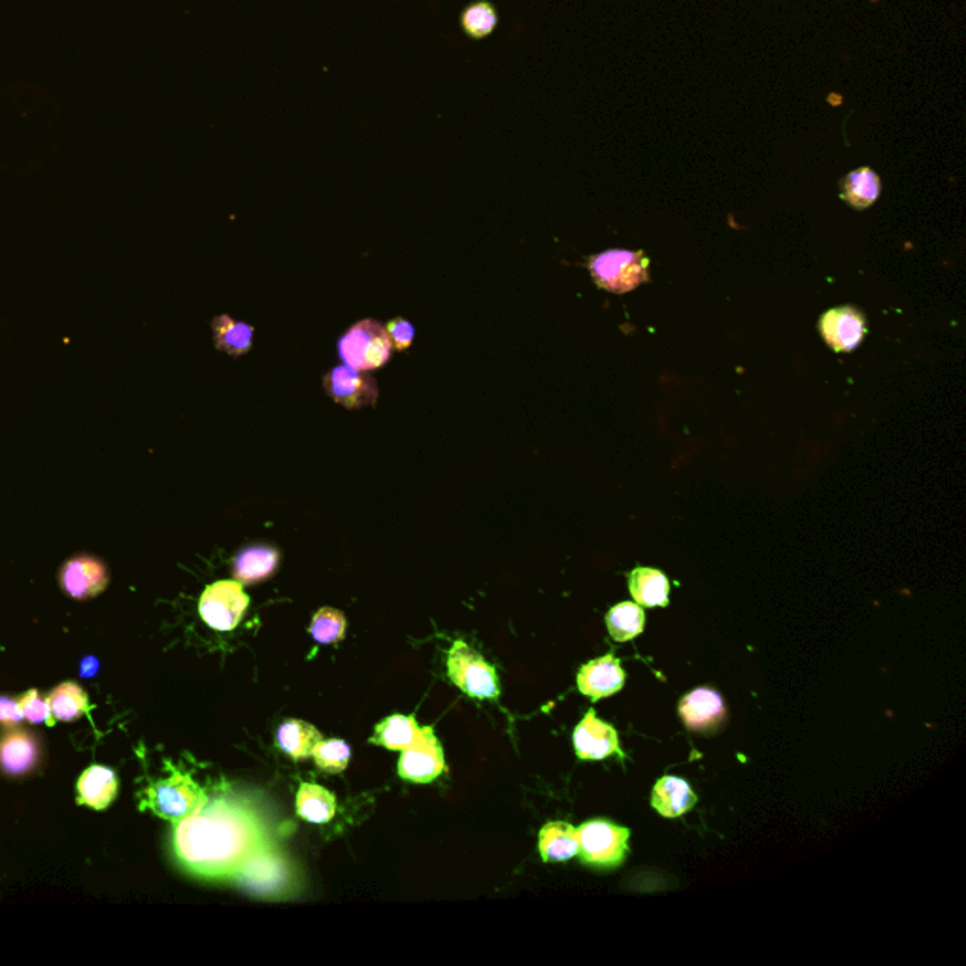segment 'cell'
<instances>
[{"label": "cell", "mask_w": 966, "mask_h": 966, "mask_svg": "<svg viewBox=\"0 0 966 966\" xmlns=\"http://www.w3.org/2000/svg\"><path fill=\"white\" fill-rule=\"evenodd\" d=\"M574 748L583 761H599L617 754L621 756L620 738L614 727L601 721L593 710L588 711L574 730Z\"/></svg>", "instance_id": "cell-13"}, {"label": "cell", "mask_w": 966, "mask_h": 966, "mask_svg": "<svg viewBox=\"0 0 966 966\" xmlns=\"http://www.w3.org/2000/svg\"><path fill=\"white\" fill-rule=\"evenodd\" d=\"M108 567L93 555L71 557L59 570V585L66 595L76 601H87L101 595L108 588Z\"/></svg>", "instance_id": "cell-9"}, {"label": "cell", "mask_w": 966, "mask_h": 966, "mask_svg": "<svg viewBox=\"0 0 966 966\" xmlns=\"http://www.w3.org/2000/svg\"><path fill=\"white\" fill-rule=\"evenodd\" d=\"M174 855L200 877L238 876L267 850V832L250 808L229 799L206 800L199 812L176 821Z\"/></svg>", "instance_id": "cell-1"}, {"label": "cell", "mask_w": 966, "mask_h": 966, "mask_svg": "<svg viewBox=\"0 0 966 966\" xmlns=\"http://www.w3.org/2000/svg\"><path fill=\"white\" fill-rule=\"evenodd\" d=\"M596 285L610 293H629L650 280V263L642 251L610 250L589 259Z\"/></svg>", "instance_id": "cell-4"}, {"label": "cell", "mask_w": 966, "mask_h": 966, "mask_svg": "<svg viewBox=\"0 0 966 966\" xmlns=\"http://www.w3.org/2000/svg\"><path fill=\"white\" fill-rule=\"evenodd\" d=\"M350 746L344 740L333 738V740H321L314 749L315 765L326 772V775H340L347 768L350 762Z\"/></svg>", "instance_id": "cell-30"}, {"label": "cell", "mask_w": 966, "mask_h": 966, "mask_svg": "<svg viewBox=\"0 0 966 966\" xmlns=\"http://www.w3.org/2000/svg\"><path fill=\"white\" fill-rule=\"evenodd\" d=\"M446 770L444 751L436 740L435 730L430 727H422V733L416 742L403 749V756L398 759V776L403 780L416 781V783H430Z\"/></svg>", "instance_id": "cell-8"}, {"label": "cell", "mask_w": 966, "mask_h": 966, "mask_svg": "<svg viewBox=\"0 0 966 966\" xmlns=\"http://www.w3.org/2000/svg\"><path fill=\"white\" fill-rule=\"evenodd\" d=\"M385 329H387V334H389L393 350L406 352L412 346V342H414V326H412L411 321L397 318V320H391L385 325Z\"/></svg>", "instance_id": "cell-32"}, {"label": "cell", "mask_w": 966, "mask_h": 966, "mask_svg": "<svg viewBox=\"0 0 966 966\" xmlns=\"http://www.w3.org/2000/svg\"><path fill=\"white\" fill-rule=\"evenodd\" d=\"M629 588H631L634 601L642 606L655 609V606L668 604L671 582L661 570L634 569L629 577Z\"/></svg>", "instance_id": "cell-20"}, {"label": "cell", "mask_w": 966, "mask_h": 966, "mask_svg": "<svg viewBox=\"0 0 966 966\" xmlns=\"http://www.w3.org/2000/svg\"><path fill=\"white\" fill-rule=\"evenodd\" d=\"M323 738L314 725L301 721V719H289L285 724L280 725V729L276 733V742L294 761H302V759L314 756L315 746Z\"/></svg>", "instance_id": "cell-19"}, {"label": "cell", "mask_w": 966, "mask_h": 966, "mask_svg": "<svg viewBox=\"0 0 966 966\" xmlns=\"http://www.w3.org/2000/svg\"><path fill=\"white\" fill-rule=\"evenodd\" d=\"M679 716L689 730H714L727 717L724 698L714 689H695L679 703Z\"/></svg>", "instance_id": "cell-15"}, {"label": "cell", "mask_w": 966, "mask_h": 966, "mask_svg": "<svg viewBox=\"0 0 966 966\" xmlns=\"http://www.w3.org/2000/svg\"><path fill=\"white\" fill-rule=\"evenodd\" d=\"M48 703L52 708V716L58 721L71 724L90 711V697L76 682H64L58 685L50 695Z\"/></svg>", "instance_id": "cell-25"}, {"label": "cell", "mask_w": 966, "mask_h": 966, "mask_svg": "<svg viewBox=\"0 0 966 966\" xmlns=\"http://www.w3.org/2000/svg\"><path fill=\"white\" fill-rule=\"evenodd\" d=\"M629 834L623 827L606 820H593L577 829L578 855L583 863L617 866L629 851Z\"/></svg>", "instance_id": "cell-6"}, {"label": "cell", "mask_w": 966, "mask_h": 966, "mask_svg": "<svg viewBox=\"0 0 966 966\" xmlns=\"http://www.w3.org/2000/svg\"><path fill=\"white\" fill-rule=\"evenodd\" d=\"M23 721L20 698L0 697V727H18Z\"/></svg>", "instance_id": "cell-33"}, {"label": "cell", "mask_w": 966, "mask_h": 966, "mask_svg": "<svg viewBox=\"0 0 966 966\" xmlns=\"http://www.w3.org/2000/svg\"><path fill=\"white\" fill-rule=\"evenodd\" d=\"M820 331L834 352L850 353L863 342L866 320L859 308H832L821 318Z\"/></svg>", "instance_id": "cell-11"}, {"label": "cell", "mask_w": 966, "mask_h": 966, "mask_svg": "<svg viewBox=\"0 0 966 966\" xmlns=\"http://www.w3.org/2000/svg\"><path fill=\"white\" fill-rule=\"evenodd\" d=\"M625 685V673L621 663L612 655L591 661L582 666L578 673V687L585 697L599 700V698L612 697Z\"/></svg>", "instance_id": "cell-14"}, {"label": "cell", "mask_w": 966, "mask_h": 966, "mask_svg": "<svg viewBox=\"0 0 966 966\" xmlns=\"http://www.w3.org/2000/svg\"><path fill=\"white\" fill-rule=\"evenodd\" d=\"M644 610L634 602H621L606 615V625L615 642L633 641L644 631Z\"/></svg>", "instance_id": "cell-28"}, {"label": "cell", "mask_w": 966, "mask_h": 966, "mask_svg": "<svg viewBox=\"0 0 966 966\" xmlns=\"http://www.w3.org/2000/svg\"><path fill=\"white\" fill-rule=\"evenodd\" d=\"M540 855L548 863L551 861L563 863V861H569L578 855L577 829L569 823H563V821H553V823L542 827Z\"/></svg>", "instance_id": "cell-22"}, {"label": "cell", "mask_w": 966, "mask_h": 966, "mask_svg": "<svg viewBox=\"0 0 966 966\" xmlns=\"http://www.w3.org/2000/svg\"><path fill=\"white\" fill-rule=\"evenodd\" d=\"M840 191H842V199L848 205L858 208V210H864L876 202L880 193H882V181L874 170L861 167L842 178Z\"/></svg>", "instance_id": "cell-23"}, {"label": "cell", "mask_w": 966, "mask_h": 966, "mask_svg": "<svg viewBox=\"0 0 966 966\" xmlns=\"http://www.w3.org/2000/svg\"><path fill=\"white\" fill-rule=\"evenodd\" d=\"M697 804V794L693 793L687 781L674 776H665L653 788L652 807L663 818H679Z\"/></svg>", "instance_id": "cell-18"}, {"label": "cell", "mask_w": 966, "mask_h": 966, "mask_svg": "<svg viewBox=\"0 0 966 966\" xmlns=\"http://www.w3.org/2000/svg\"><path fill=\"white\" fill-rule=\"evenodd\" d=\"M346 615L334 609H321L310 625V634L321 644H336L346 636Z\"/></svg>", "instance_id": "cell-29"}, {"label": "cell", "mask_w": 966, "mask_h": 966, "mask_svg": "<svg viewBox=\"0 0 966 966\" xmlns=\"http://www.w3.org/2000/svg\"><path fill=\"white\" fill-rule=\"evenodd\" d=\"M297 813L310 823H329L336 813V799L318 783H302L297 793Z\"/></svg>", "instance_id": "cell-26"}, {"label": "cell", "mask_w": 966, "mask_h": 966, "mask_svg": "<svg viewBox=\"0 0 966 966\" xmlns=\"http://www.w3.org/2000/svg\"><path fill=\"white\" fill-rule=\"evenodd\" d=\"M117 791H120V780L116 772L112 768L93 765L85 768L84 775L77 780L76 802L93 810H106L116 800Z\"/></svg>", "instance_id": "cell-16"}, {"label": "cell", "mask_w": 966, "mask_h": 966, "mask_svg": "<svg viewBox=\"0 0 966 966\" xmlns=\"http://www.w3.org/2000/svg\"><path fill=\"white\" fill-rule=\"evenodd\" d=\"M278 564H280V551L272 546H248L235 557L232 577L238 583L263 582L274 574Z\"/></svg>", "instance_id": "cell-17"}, {"label": "cell", "mask_w": 966, "mask_h": 966, "mask_svg": "<svg viewBox=\"0 0 966 966\" xmlns=\"http://www.w3.org/2000/svg\"><path fill=\"white\" fill-rule=\"evenodd\" d=\"M419 733H422V727L417 725L416 717L395 714V716L385 717L384 721L376 725L371 742L393 749V751H403L416 742Z\"/></svg>", "instance_id": "cell-24"}, {"label": "cell", "mask_w": 966, "mask_h": 966, "mask_svg": "<svg viewBox=\"0 0 966 966\" xmlns=\"http://www.w3.org/2000/svg\"><path fill=\"white\" fill-rule=\"evenodd\" d=\"M323 389L334 403L346 408L374 406L378 401V384L371 372L355 371L352 366H336L323 378Z\"/></svg>", "instance_id": "cell-10"}, {"label": "cell", "mask_w": 966, "mask_h": 966, "mask_svg": "<svg viewBox=\"0 0 966 966\" xmlns=\"http://www.w3.org/2000/svg\"><path fill=\"white\" fill-rule=\"evenodd\" d=\"M340 357L355 371H378L391 359L393 344L380 321L363 320L342 334L339 340Z\"/></svg>", "instance_id": "cell-3"}, {"label": "cell", "mask_w": 966, "mask_h": 966, "mask_svg": "<svg viewBox=\"0 0 966 966\" xmlns=\"http://www.w3.org/2000/svg\"><path fill=\"white\" fill-rule=\"evenodd\" d=\"M448 676L468 697L499 698V676L494 665L463 641H455L448 652Z\"/></svg>", "instance_id": "cell-5"}, {"label": "cell", "mask_w": 966, "mask_h": 966, "mask_svg": "<svg viewBox=\"0 0 966 966\" xmlns=\"http://www.w3.org/2000/svg\"><path fill=\"white\" fill-rule=\"evenodd\" d=\"M250 609V596L246 595L242 583L237 580H221L211 583L200 596L199 614L206 625L221 633L240 625L246 610Z\"/></svg>", "instance_id": "cell-7"}, {"label": "cell", "mask_w": 966, "mask_h": 966, "mask_svg": "<svg viewBox=\"0 0 966 966\" xmlns=\"http://www.w3.org/2000/svg\"><path fill=\"white\" fill-rule=\"evenodd\" d=\"M461 31L470 40H486L499 27V10L489 0H476L459 15Z\"/></svg>", "instance_id": "cell-27"}, {"label": "cell", "mask_w": 966, "mask_h": 966, "mask_svg": "<svg viewBox=\"0 0 966 966\" xmlns=\"http://www.w3.org/2000/svg\"><path fill=\"white\" fill-rule=\"evenodd\" d=\"M42 759L39 738L29 730L13 727L0 736V772L8 776L31 775Z\"/></svg>", "instance_id": "cell-12"}, {"label": "cell", "mask_w": 966, "mask_h": 966, "mask_svg": "<svg viewBox=\"0 0 966 966\" xmlns=\"http://www.w3.org/2000/svg\"><path fill=\"white\" fill-rule=\"evenodd\" d=\"M20 706L21 711H23V719L29 721V724H45L48 727H53V725H55V719H53L52 708H50L48 697H42L37 689L27 692L25 695L20 698Z\"/></svg>", "instance_id": "cell-31"}, {"label": "cell", "mask_w": 966, "mask_h": 966, "mask_svg": "<svg viewBox=\"0 0 966 966\" xmlns=\"http://www.w3.org/2000/svg\"><path fill=\"white\" fill-rule=\"evenodd\" d=\"M205 789L200 788L191 776L174 772L165 780L155 781L142 793V810H152L163 820H184L191 813L199 812L205 807Z\"/></svg>", "instance_id": "cell-2"}, {"label": "cell", "mask_w": 966, "mask_h": 966, "mask_svg": "<svg viewBox=\"0 0 966 966\" xmlns=\"http://www.w3.org/2000/svg\"><path fill=\"white\" fill-rule=\"evenodd\" d=\"M211 331L216 347L231 357H242L253 344V326L232 320L229 315H218L211 321Z\"/></svg>", "instance_id": "cell-21"}]
</instances>
